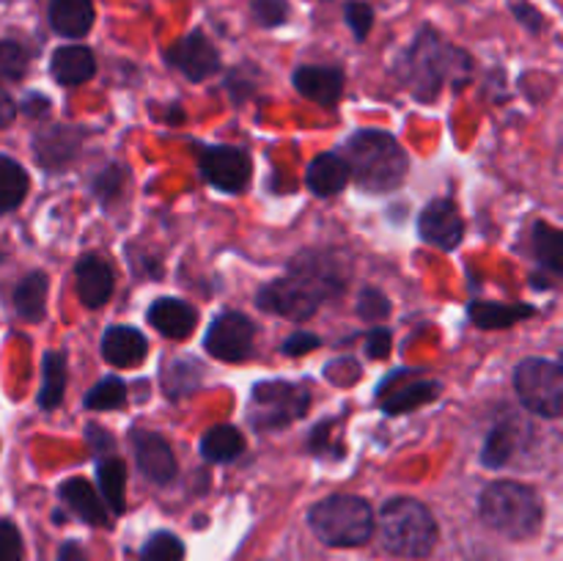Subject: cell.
Instances as JSON below:
<instances>
[{
	"instance_id": "cell-8",
	"label": "cell",
	"mask_w": 563,
	"mask_h": 561,
	"mask_svg": "<svg viewBox=\"0 0 563 561\" xmlns=\"http://www.w3.org/2000/svg\"><path fill=\"white\" fill-rule=\"evenodd\" d=\"M311 407V394L302 385L291 383H258L253 388V427L267 432V429H284L291 421L302 418Z\"/></svg>"
},
{
	"instance_id": "cell-34",
	"label": "cell",
	"mask_w": 563,
	"mask_h": 561,
	"mask_svg": "<svg viewBox=\"0 0 563 561\" xmlns=\"http://www.w3.org/2000/svg\"><path fill=\"white\" fill-rule=\"evenodd\" d=\"M27 72V53L16 42H0V82L22 80Z\"/></svg>"
},
{
	"instance_id": "cell-29",
	"label": "cell",
	"mask_w": 563,
	"mask_h": 561,
	"mask_svg": "<svg viewBox=\"0 0 563 561\" xmlns=\"http://www.w3.org/2000/svg\"><path fill=\"white\" fill-rule=\"evenodd\" d=\"M27 196V174L16 160L0 154V215L14 212Z\"/></svg>"
},
{
	"instance_id": "cell-38",
	"label": "cell",
	"mask_w": 563,
	"mask_h": 561,
	"mask_svg": "<svg viewBox=\"0 0 563 561\" xmlns=\"http://www.w3.org/2000/svg\"><path fill=\"white\" fill-rule=\"evenodd\" d=\"M346 22H350L352 33H355V38H366L368 31H372L374 25V9L368 3H350L346 6Z\"/></svg>"
},
{
	"instance_id": "cell-22",
	"label": "cell",
	"mask_w": 563,
	"mask_h": 561,
	"mask_svg": "<svg viewBox=\"0 0 563 561\" xmlns=\"http://www.w3.org/2000/svg\"><path fill=\"white\" fill-rule=\"evenodd\" d=\"M350 182V168H346L341 154H319L311 165H308L306 185L313 196L330 198L341 193Z\"/></svg>"
},
{
	"instance_id": "cell-42",
	"label": "cell",
	"mask_w": 563,
	"mask_h": 561,
	"mask_svg": "<svg viewBox=\"0 0 563 561\" xmlns=\"http://www.w3.org/2000/svg\"><path fill=\"white\" fill-rule=\"evenodd\" d=\"M515 14H517V20L526 22L531 31H539V28L544 25L542 14H539L537 9H531V3H515Z\"/></svg>"
},
{
	"instance_id": "cell-44",
	"label": "cell",
	"mask_w": 563,
	"mask_h": 561,
	"mask_svg": "<svg viewBox=\"0 0 563 561\" xmlns=\"http://www.w3.org/2000/svg\"><path fill=\"white\" fill-rule=\"evenodd\" d=\"M58 561H86V553H82V548L77 542H64Z\"/></svg>"
},
{
	"instance_id": "cell-16",
	"label": "cell",
	"mask_w": 563,
	"mask_h": 561,
	"mask_svg": "<svg viewBox=\"0 0 563 561\" xmlns=\"http://www.w3.org/2000/svg\"><path fill=\"white\" fill-rule=\"evenodd\" d=\"M146 352H148L146 336H143L137 328H130V324H113V328L104 330L102 358L110 363V366L132 369L137 366V363H143Z\"/></svg>"
},
{
	"instance_id": "cell-43",
	"label": "cell",
	"mask_w": 563,
	"mask_h": 561,
	"mask_svg": "<svg viewBox=\"0 0 563 561\" xmlns=\"http://www.w3.org/2000/svg\"><path fill=\"white\" fill-rule=\"evenodd\" d=\"M14 116H16L14 102H11L9 94H5L3 88H0V130L11 124V121H14Z\"/></svg>"
},
{
	"instance_id": "cell-39",
	"label": "cell",
	"mask_w": 563,
	"mask_h": 561,
	"mask_svg": "<svg viewBox=\"0 0 563 561\" xmlns=\"http://www.w3.org/2000/svg\"><path fill=\"white\" fill-rule=\"evenodd\" d=\"M121 182H124V174H121L119 165H110L108 170H102V174L97 176V182H93V190H97L99 201L110 204V198L119 196Z\"/></svg>"
},
{
	"instance_id": "cell-27",
	"label": "cell",
	"mask_w": 563,
	"mask_h": 561,
	"mask_svg": "<svg viewBox=\"0 0 563 561\" xmlns=\"http://www.w3.org/2000/svg\"><path fill=\"white\" fill-rule=\"evenodd\" d=\"M440 383L434 380H416V383H407L401 388L390 391L388 399H383V410L390 416H401V413H410L416 407L427 405V402L438 399Z\"/></svg>"
},
{
	"instance_id": "cell-20",
	"label": "cell",
	"mask_w": 563,
	"mask_h": 561,
	"mask_svg": "<svg viewBox=\"0 0 563 561\" xmlns=\"http://www.w3.org/2000/svg\"><path fill=\"white\" fill-rule=\"evenodd\" d=\"M49 72L60 86H80L97 75V61L93 53L82 44H69V47H58L49 61Z\"/></svg>"
},
{
	"instance_id": "cell-41",
	"label": "cell",
	"mask_w": 563,
	"mask_h": 561,
	"mask_svg": "<svg viewBox=\"0 0 563 561\" xmlns=\"http://www.w3.org/2000/svg\"><path fill=\"white\" fill-rule=\"evenodd\" d=\"M319 344H322V341H319V336L300 330V333H291L289 339L284 341V355H302V352L317 350Z\"/></svg>"
},
{
	"instance_id": "cell-21",
	"label": "cell",
	"mask_w": 563,
	"mask_h": 561,
	"mask_svg": "<svg viewBox=\"0 0 563 561\" xmlns=\"http://www.w3.org/2000/svg\"><path fill=\"white\" fill-rule=\"evenodd\" d=\"M49 25L58 36L82 38L93 25L91 0H49Z\"/></svg>"
},
{
	"instance_id": "cell-28",
	"label": "cell",
	"mask_w": 563,
	"mask_h": 561,
	"mask_svg": "<svg viewBox=\"0 0 563 561\" xmlns=\"http://www.w3.org/2000/svg\"><path fill=\"white\" fill-rule=\"evenodd\" d=\"M66 391V355L64 352H47L42 361V391L38 405L42 410H55L64 402Z\"/></svg>"
},
{
	"instance_id": "cell-33",
	"label": "cell",
	"mask_w": 563,
	"mask_h": 561,
	"mask_svg": "<svg viewBox=\"0 0 563 561\" xmlns=\"http://www.w3.org/2000/svg\"><path fill=\"white\" fill-rule=\"evenodd\" d=\"M141 561H185V544L176 534L157 531L143 544Z\"/></svg>"
},
{
	"instance_id": "cell-4",
	"label": "cell",
	"mask_w": 563,
	"mask_h": 561,
	"mask_svg": "<svg viewBox=\"0 0 563 561\" xmlns=\"http://www.w3.org/2000/svg\"><path fill=\"white\" fill-rule=\"evenodd\" d=\"M478 515L493 531L509 539H531L544 520V506L537 490L520 482H493L482 493Z\"/></svg>"
},
{
	"instance_id": "cell-18",
	"label": "cell",
	"mask_w": 563,
	"mask_h": 561,
	"mask_svg": "<svg viewBox=\"0 0 563 561\" xmlns=\"http://www.w3.org/2000/svg\"><path fill=\"white\" fill-rule=\"evenodd\" d=\"M148 322L168 339H187L198 324V311L179 297H159L148 308Z\"/></svg>"
},
{
	"instance_id": "cell-13",
	"label": "cell",
	"mask_w": 563,
	"mask_h": 561,
	"mask_svg": "<svg viewBox=\"0 0 563 561\" xmlns=\"http://www.w3.org/2000/svg\"><path fill=\"white\" fill-rule=\"evenodd\" d=\"M135 443V460L137 468H141L143 476L154 484H170L179 473V465H176V457L170 451L168 440L159 438L157 432H135L132 438Z\"/></svg>"
},
{
	"instance_id": "cell-19",
	"label": "cell",
	"mask_w": 563,
	"mask_h": 561,
	"mask_svg": "<svg viewBox=\"0 0 563 561\" xmlns=\"http://www.w3.org/2000/svg\"><path fill=\"white\" fill-rule=\"evenodd\" d=\"M60 501L75 512L80 520H86L88 526H108V509H104V501L99 498L97 490L80 476H71L66 482H60L58 487Z\"/></svg>"
},
{
	"instance_id": "cell-10",
	"label": "cell",
	"mask_w": 563,
	"mask_h": 561,
	"mask_svg": "<svg viewBox=\"0 0 563 561\" xmlns=\"http://www.w3.org/2000/svg\"><path fill=\"white\" fill-rule=\"evenodd\" d=\"M251 154L236 146H212L201 154V174L223 193H242L251 182Z\"/></svg>"
},
{
	"instance_id": "cell-32",
	"label": "cell",
	"mask_w": 563,
	"mask_h": 561,
	"mask_svg": "<svg viewBox=\"0 0 563 561\" xmlns=\"http://www.w3.org/2000/svg\"><path fill=\"white\" fill-rule=\"evenodd\" d=\"M126 402V385L119 377H104L86 394L88 410H115Z\"/></svg>"
},
{
	"instance_id": "cell-1",
	"label": "cell",
	"mask_w": 563,
	"mask_h": 561,
	"mask_svg": "<svg viewBox=\"0 0 563 561\" xmlns=\"http://www.w3.org/2000/svg\"><path fill=\"white\" fill-rule=\"evenodd\" d=\"M344 289V273L333 258L324 253H302L291 262L284 278L273 280L258 292L256 302L264 311L302 322V319L313 317L319 306L335 300Z\"/></svg>"
},
{
	"instance_id": "cell-9",
	"label": "cell",
	"mask_w": 563,
	"mask_h": 561,
	"mask_svg": "<svg viewBox=\"0 0 563 561\" xmlns=\"http://www.w3.org/2000/svg\"><path fill=\"white\" fill-rule=\"evenodd\" d=\"M253 341H256V324L245 314H220L207 330L203 346L212 358L225 363H242L251 358Z\"/></svg>"
},
{
	"instance_id": "cell-30",
	"label": "cell",
	"mask_w": 563,
	"mask_h": 561,
	"mask_svg": "<svg viewBox=\"0 0 563 561\" xmlns=\"http://www.w3.org/2000/svg\"><path fill=\"white\" fill-rule=\"evenodd\" d=\"M99 490H102V501L110 506V512L121 515L124 512V487H126V471L124 462L119 457L108 454L97 465Z\"/></svg>"
},
{
	"instance_id": "cell-2",
	"label": "cell",
	"mask_w": 563,
	"mask_h": 561,
	"mask_svg": "<svg viewBox=\"0 0 563 561\" xmlns=\"http://www.w3.org/2000/svg\"><path fill=\"white\" fill-rule=\"evenodd\" d=\"M467 72H471V58L462 50L445 44L432 28H423L396 64L401 86L421 102L438 99L445 82L465 80Z\"/></svg>"
},
{
	"instance_id": "cell-36",
	"label": "cell",
	"mask_w": 563,
	"mask_h": 561,
	"mask_svg": "<svg viewBox=\"0 0 563 561\" xmlns=\"http://www.w3.org/2000/svg\"><path fill=\"white\" fill-rule=\"evenodd\" d=\"M253 14L264 28H278L289 20V3L286 0H253Z\"/></svg>"
},
{
	"instance_id": "cell-11",
	"label": "cell",
	"mask_w": 563,
	"mask_h": 561,
	"mask_svg": "<svg viewBox=\"0 0 563 561\" xmlns=\"http://www.w3.org/2000/svg\"><path fill=\"white\" fill-rule=\"evenodd\" d=\"M165 61L176 66L185 77H190L192 82H201L218 72L220 53L201 31H192L190 36L179 38L174 47L165 50Z\"/></svg>"
},
{
	"instance_id": "cell-40",
	"label": "cell",
	"mask_w": 563,
	"mask_h": 561,
	"mask_svg": "<svg viewBox=\"0 0 563 561\" xmlns=\"http://www.w3.org/2000/svg\"><path fill=\"white\" fill-rule=\"evenodd\" d=\"M390 352V330L388 328H374L366 336V355L379 361V358H388Z\"/></svg>"
},
{
	"instance_id": "cell-6",
	"label": "cell",
	"mask_w": 563,
	"mask_h": 561,
	"mask_svg": "<svg viewBox=\"0 0 563 561\" xmlns=\"http://www.w3.org/2000/svg\"><path fill=\"white\" fill-rule=\"evenodd\" d=\"M313 534L330 548H357L374 537V512L357 495H330L308 512Z\"/></svg>"
},
{
	"instance_id": "cell-3",
	"label": "cell",
	"mask_w": 563,
	"mask_h": 561,
	"mask_svg": "<svg viewBox=\"0 0 563 561\" xmlns=\"http://www.w3.org/2000/svg\"><path fill=\"white\" fill-rule=\"evenodd\" d=\"M344 163L350 179L366 193H388L405 182L410 170L405 148L383 130H361L344 143Z\"/></svg>"
},
{
	"instance_id": "cell-31",
	"label": "cell",
	"mask_w": 563,
	"mask_h": 561,
	"mask_svg": "<svg viewBox=\"0 0 563 561\" xmlns=\"http://www.w3.org/2000/svg\"><path fill=\"white\" fill-rule=\"evenodd\" d=\"M533 251H537V258L544 264V267L553 270L555 275L563 270V253H561V231L553 229L550 223H537L533 226Z\"/></svg>"
},
{
	"instance_id": "cell-23",
	"label": "cell",
	"mask_w": 563,
	"mask_h": 561,
	"mask_svg": "<svg viewBox=\"0 0 563 561\" xmlns=\"http://www.w3.org/2000/svg\"><path fill=\"white\" fill-rule=\"evenodd\" d=\"M47 289L49 280L44 273H27L25 278L16 284L14 289V308L22 319L27 322H38L44 319V311H47Z\"/></svg>"
},
{
	"instance_id": "cell-7",
	"label": "cell",
	"mask_w": 563,
	"mask_h": 561,
	"mask_svg": "<svg viewBox=\"0 0 563 561\" xmlns=\"http://www.w3.org/2000/svg\"><path fill=\"white\" fill-rule=\"evenodd\" d=\"M515 391L526 410L542 418H559L563 410V369L544 358H526L515 369Z\"/></svg>"
},
{
	"instance_id": "cell-24",
	"label": "cell",
	"mask_w": 563,
	"mask_h": 561,
	"mask_svg": "<svg viewBox=\"0 0 563 561\" xmlns=\"http://www.w3.org/2000/svg\"><path fill=\"white\" fill-rule=\"evenodd\" d=\"M245 451V435L231 424H220L203 432L201 454L209 462H234Z\"/></svg>"
},
{
	"instance_id": "cell-5",
	"label": "cell",
	"mask_w": 563,
	"mask_h": 561,
	"mask_svg": "<svg viewBox=\"0 0 563 561\" xmlns=\"http://www.w3.org/2000/svg\"><path fill=\"white\" fill-rule=\"evenodd\" d=\"M379 537L385 550L401 559H423L438 544V522L416 498H394L379 512Z\"/></svg>"
},
{
	"instance_id": "cell-15",
	"label": "cell",
	"mask_w": 563,
	"mask_h": 561,
	"mask_svg": "<svg viewBox=\"0 0 563 561\" xmlns=\"http://www.w3.org/2000/svg\"><path fill=\"white\" fill-rule=\"evenodd\" d=\"M291 82L302 97L324 105V108H333L344 94V75L333 66H300V69H295Z\"/></svg>"
},
{
	"instance_id": "cell-26",
	"label": "cell",
	"mask_w": 563,
	"mask_h": 561,
	"mask_svg": "<svg viewBox=\"0 0 563 561\" xmlns=\"http://www.w3.org/2000/svg\"><path fill=\"white\" fill-rule=\"evenodd\" d=\"M473 322L484 330H498V328H511L520 319L533 317L531 306H506V302H484V300H473L471 308H467Z\"/></svg>"
},
{
	"instance_id": "cell-35",
	"label": "cell",
	"mask_w": 563,
	"mask_h": 561,
	"mask_svg": "<svg viewBox=\"0 0 563 561\" xmlns=\"http://www.w3.org/2000/svg\"><path fill=\"white\" fill-rule=\"evenodd\" d=\"M357 314H361L366 322H383L390 314V300L379 289H363L361 300H357Z\"/></svg>"
},
{
	"instance_id": "cell-14",
	"label": "cell",
	"mask_w": 563,
	"mask_h": 561,
	"mask_svg": "<svg viewBox=\"0 0 563 561\" xmlns=\"http://www.w3.org/2000/svg\"><path fill=\"white\" fill-rule=\"evenodd\" d=\"M75 280H77V297L86 308H102L104 302L113 295V270L104 262L102 256H86L77 262L75 267Z\"/></svg>"
},
{
	"instance_id": "cell-25",
	"label": "cell",
	"mask_w": 563,
	"mask_h": 561,
	"mask_svg": "<svg viewBox=\"0 0 563 561\" xmlns=\"http://www.w3.org/2000/svg\"><path fill=\"white\" fill-rule=\"evenodd\" d=\"M522 424L517 421H506V424H498V427L489 432L487 443H484V451H482V462L487 468H504L509 465L511 457L517 454V449H520L522 443Z\"/></svg>"
},
{
	"instance_id": "cell-12",
	"label": "cell",
	"mask_w": 563,
	"mask_h": 561,
	"mask_svg": "<svg viewBox=\"0 0 563 561\" xmlns=\"http://www.w3.org/2000/svg\"><path fill=\"white\" fill-rule=\"evenodd\" d=\"M418 231L429 245L440 248V251H454L465 237V220L449 198H438L423 207L421 218H418Z\"/></svg>"
},
{
	"instance_id": "cell-17",
	"label": "cell",
	"mask_w": 563,
	"mask_h": 561,
	"mask_svg": "<svg viewBox=\"0 0 563 561\" xmlns=\"http://www.w3.org/2000/svg\"><path fill=\"white\" fill-rule=\"evenodd\" d=\"M82 132L75 130L69 124L49 127V130L38 132L36 141H33V152H36V160L44 165V168H60V165L71 163L80 152Z\"/></svg>"
},
{
	"instance_id": "cell-37",
	"label": "cell",
	"mask_w": 563,
	"mask_h": 561,
	"mask_svg": "<svg viewBox=\"0 0 563 561\" xmlns=\"http://www.w3.org/2000/svg\"><path fill=\"white\" fill-rule=\"evenodd\" d=\"M0 561H25L20 531L9 520H0Z\"/></svg>"
}]
</instances>
